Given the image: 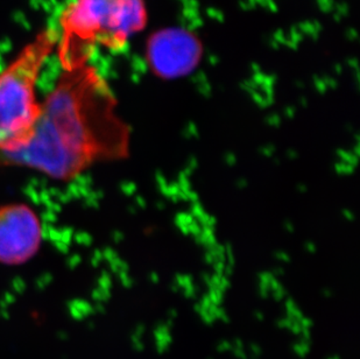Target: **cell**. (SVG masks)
Masks as SVG:
<instances>
[{
    "instance_id": "cell-1",
    "label": "cell",
    "mask_w": 360,
    "mask_h": 359,
    "mask_svg": "<svg viewBox=\"0 0 360 359\" xmlns=\"http://www.w3.org/2000/svg\"><path fill=\"white\" fill-rule=\"evenodd\" d=\"M112 89L90 62L65 69L42 102L34 137L3 165L25 167L68 182L102 160L120 156L126 126Z\"/></svg>"
},
{
    "instance_id": "cell-2",
    "label": "cell",
    "mask_w": 360,
    "mask_h": 359,
    "mask_svg": "<svg viewBox=\"0 0 360 359\" xmlns=\"http://www.w3.org/2000/svg\"><path fill=\"white\" fill-rule=\"evenodd\" d=\"M147 23L146 0H72L60 23L56 51L62 69L88 63L97 46L124 51Z\"/></svg>"
},
{
    "instance_id": "cell-3",
    "label": "cell",
    "mask_w": 360,
    "mask_h": 359,
    "mask_svg": "<svg viewBox=\"0 0 360 359\" xmlns=\"http://www.w3.org/2000/svg\"><path fill=\"white\" fill-rule=\"evenodd\" d=\"M58 42L55 30L41 31L0 73V163L22 151L34 137L42 111L37 83Z\"/></svg>"
},
{
    "instance_id": "cell-4",
    "label": "cell",
    "mask_w": 360,
    "mask_h": 359,
    "mask_svg": "<svg viewBox=\"0 0 360 359\" xmlns=\"http://www.w3.org/2000/svg\"><path fill=\"white\" fill-rule=\"evenodd\" d=\"M204 46L195 32L184 27H166L147 37L145 62L153 76L177 80L194 73L203 60Z\"/></svg>"
},
{
    "instance_id": "cell-5",
    "label": "cell",
    "mask_w": 360,
    "mask_h": 359,
    "mask_svg": "<svg viewBox=\"0 0 360 359\" xmlns=\"http://www.w3.org/2000/svg\"><path fill=\"white\" fill-rule=\"evenodd\" d=\"M42 241V220L31 206L14 202L0 207V264H26L38 253Z\"/></svg>"
}]
</instances>
